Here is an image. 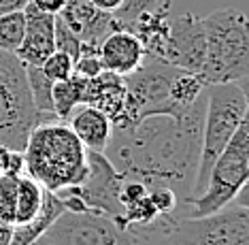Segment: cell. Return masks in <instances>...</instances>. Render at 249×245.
Here are the masks:
<instances>
[{"label":"cell","instance_id":"obj_1","mask_svg":"<svg viewBox=\"0 0 249 245\" xmlns=\"http://www.w3.org/2000/svg\"><path fill=\"white\" fill-rule=\"evenodd\" d=\"M207 90L181 117L149 115L130 128H113L105 156L122 173L147 188L166 186L188 203L200 160Z\"/></svg>","mask_w":249,"mask_h":245},{"label":"cell","instance_id":"obj_2","mask_svg":"<svg viewBox=\"0 0 249 245\" xmlns=\"http://www.w3.org/2000/svg\"><path fill=\"white\" fill-rule=\"evenodd\" d=\"M88 173V150L66 122L47 119L32 130L24 145V175L47 192L79 186Z\"/></svg>","mask_w":249,"mask_h":245},{"label":"cell","instance_id":"obj_3","mask_svg":"<svg viewBox=\"0 0 249 245\" xmlns=\"http://www.w3.org/2000/svg\"><path fill=\"white\" fill-rule=\"evenodd\" d=\"M202 19L205 58L198 77L205 85L245 81L249 73V24L243 11L222 7Z\"/></svg>","mask_w":249,"mask_h":245},{"label":"cell","instance_id":"obj_4","mask_svg":"<svg viewBox=\"0 0 249 245\" xmlns=\"http://www.w3.org/2000/svg\"><path fill=\"white\" fill-rule=\"evenodd\" d=\"M247 119V94L241 81L207 85V105L202 119V141H200V160H198L194 186L188 198L194 201L205 192L209 173L213 162L226 150L236 128ZM185 203V205H188Z\"/></svg>","mask_w":249,"mask_h":245},{"label":"cell","instance_id":"obj_5","mask_svg":"<svg viewBox=\"0 0 249 245\" xmlns=\"http://www.w3.org/2000/svg\"><path fill=\"white\" fill-rule=\"evenodd\" d=\"M41 122L26 81V68L15 54L0 51V145L24 151L30 132Z\"/></svg>","mask_w":249,"mask_h":245},{"label":"cell","instance_id":"obj_6","mask_svg":"<svg viewBox=\"0 0 249 245\" xmlns=\"http://www.w3.org/2000/svg\"><path fill=\"white\" fill-rule=\"evenodd\" d=\"M247 179H249V122L245 119L236 128V132L230 139V143L226 145V150L213 162L205 192L188 203V207H192L188 218H205V215L222 211L224 207L234 203L239 192L247 186Z\"/></svg>","mask_w":249,"mask_h":245},{"label":"cell","instance_id":"obj_7","mask_svg":"<svg viewBox=\"0 0 249 245\" xmlns=\"http://www.w3.org/2000/svg\"><path fill=\"white\" fill-rule=\"evenodd\" d=\"M247 186L239 192L230 207L205 218H177L173 215L171 224L160 241L164 245H249V211L245 205Z\"/></svg>","mask_w":249,"mask_h":245},{"label":"cell","instance_id":"obj_8","mask_svg":"<svg viewBox=\"0 0 249 245\" xmlns=\"http://www.w3.org/2000/svg\"><path fill=\"white\" fill-rule=\"evenodd\" d=\"M43 239L52 245H141L132 228L98 211H64Z\"/></svg>","mask_w":249,"mask_h":245},{"label":"cell","instance_id":"obj_9","mask_svg":"<svg viewBox=\"0 0 249 245\" xmlns=\"http://www.w3.org/2000/svg\"><path fill=\"white\" fill-rule=\"evenodd\" d=\"M122 173L111 164L103 151L88 150V173L79 186H69L81 198L89 211H98L113 218L120 224L122 205H120V186Z\"/></svg>","mask_w":249,"mask_h":245},{"label":"cell","instance_id":"obj_10","mask_svg":"<svg viewBox=\"0 0 249 245\" xmlns=\"http://www.w3.org/2000/svg\"><path fill=\"white\" fill-rule=\"evenodd\" d=\"M205 58V30L202 19L194 13H177L171 17V37L164 47L162 62L188 73H196Z\"/></svg>","mask_w":249,"mask_h":245},{"label":"cell","instance_id":"obj_11","mask_svg":"<svg viewBox=\"0 0 249 245\" xmlns=\"http://www.w3.org/2000/svg\"><path fill=\"white\" fill-rule=\"evenodd\" d=\"M24 17H26L24 38H21L19 47L13 54L24 66H41L55 51V38H53L55 15L43 13L32 2H28L24 9Z\"/></svg>","mask_w":249,"mask_h":245},{"label":"cell","instance_id":"obj_12","mask_svg":"<svg viewBox=\"0 0 249 245\" xmlns=\"http://www.w3.org/2000/svg\"><path fill=\"white\" fill-rule=\"evenodd\" d=\"M58 17L77 34L83 45H92V47H98L107 34L115 30L113 15L94 9L88 0H66Z\"/></svg>","mask_w":249,"mask_h":245},{"label":"cell","instance_id":"obj_13","mask_svg":"<svg viewBox=\"0 0 249 245\" xmlns=\"http://www.w3.org/2000/svg\"><path fill=\"white\" fill-rule=\"evenodd\" d=\"M98 56L107 73L128 77L143 64L145 49L130 30L117 28L107 34L105 41L98 45Z\"/></svg>","mask_w":249,"mask_h":245},{"label":"cell","instance_id":"obj_14","mask_svg":"<svg viewBox=\"0 0 249 245\" xmlns=\"http://www.w3.org/2000/svg\"><path fill=\"white\" fill-rule=\"evenodd\" d=\"M171 17H173V0H162L158 7L151 11L141 13L132 26L128 28L130 32L141 41L145 49V56L151 58H162L164 47L171 37Z\"/></svg>","mask_w":249,"mask_h":245},{"label":"cell","instance_id":"obj_15","mask_svg":"<svg viewBox=\"0 0 249 245\" xmlns=\"http://www.w3.org/2000/svg\"><path fill=\"white\" fill-rule=\"evenodd\" d=\"M81 105L96 107V109L107 113L113 124H117L124 113V107H126V81H124V77L105 71L94 79H86L81 92Z\"/></svg>","mask_w":249,"mask_h":245},{"label":"cell","instance_id":"obj_16","mask_svg":"<svg viewBox=\"0 0 249 245\" xmlns=\"http://www.w3.org/2000/svg\"><path fill=\"white\" fill-rule=\"evenodd\" d=\"M66 124L86 150L105 153L113 132V122L107 113L89 105H79L71 113V117L66 119Z\"/></svg>","mask_w":249,"mask_h":245},{"label":"cell","instance_id":"obj_17","mask_svg":"<svg viewBox=\"0 0 249 245\" xmlns=\"http://www.w3.org/2000/svg\"><path fill=\"white\" fill-rule=\"evenodd\" d=\"M64 205L53 192L45 190L43 198V207L38 209V213L32 220L24 222V224H15L13 232H11V243L9 245H32L38 239H43V235L49 230V226L64 213Z\"/></svg>","mask_w":249,"mask_h":245},{"label":"cell","instance_id":"obj_18","mask_svg":"<svg viewBox=\"0 0 249 245\" xmlns=\"http://www.w3.org/2000/svg\"><path fill=\"white\" fill-rule=\"evenodd\" d=\"M205 90L207 85L202 83V79L196 73H188L179 68L168 83V100H171L175 113L181 117L188 109H192L198 98L205 94Z\"/></svg>","mask_w":249,"mask_h":245},{"label":"cell","instance_id":"obj_19","mask_svg":"<svg viewBox=\"0 0 249 245\" xmlns=\"http://www.w3.org/2000/svg\"><path fill=\"white\" fill-rule=\"evenodd\" d=\"M45 198V188L35 181L28 175H19L18 177V198H15V224H24V222L32 220L43 207Z\"/></svg>","mask_w":249,"mask_h":245},{"label":"cell","instance_id":"obj_20","mask_svg":"<svg viewBox=\"0 0 249 245\" xmlns=\"http://www.w3.org/2000/svg\"><path fill=\"white\" fill-rule=\"evenodd\" d=\"M24 68H26L28 90H30L32 105H35L36 113L43 119H58L53 113V98H52L53 81L41 71V66H24Z\"/></svg>","mask_w":249,"mask_h":245},{"label":"cell","instance_id":"obj_21","mask_svg":"<svg viewBox=\"0 0 249 245\" xmlns=\"http://www.w3.org/2000/svg\"><path fill=\"white\" fill-rule=\"evenodd\" d=\"M83 81H86V79L72 73L66 81H55L53 83V90H52L53 113L60 122H66V119L71 117V113L75 111V107L81 105Z\"/></svg>","mask_w":249,"mask_h":245},{"label":"cell","instance_id":"obj_22","mask_svg":"<svg viewBox=\"0 0 249 245\" xmlns=\"http://www.w3.org/2000/svg\"><path fill=\"white\" fill-rule=\"evenodd\" d=\"M26 30V17L24 11H13V13L0 15V51L13 54L19 47Z\"/></svg>","mask_w":249,"mask_h":245},{"label":"cell","instance_id":"obj_23","mask_svg":"<svg viewBox=\"0 0 249 245\" xmlns=\"http://www.w3.org/2000/svg\"><path fill=\"white\" fill-rule=\"evenodd\" d=\"M162 0H122V7L113 13V19H115V30L122 28V30H128L132 26V21L137 19L141 13L145 11H151L154 7H158Z\"/></svg>","mask_w":249,"mask_h":245},{"label":"cell","instance_id":"obj_24","mask_svg":"<svg viewBox=\"0 0 249 245\" xmlns=\"http://www.w3.org/2000/svg\"><path fill=\"white\" fill-rule=\"evenodd\" d=\"M72 73L83 79H94L98 77L100 73H105V66L100 62L98 56V47H92V45H81V54L72 64Z\"/></svg>","mask_w":249,"mask_h":245},{"label":"cell","instance_id":"obj_25","mask_svg":"<svg viewBox=\"0 0 249 245\" xmlns=\"http://www.w3.org/2000/svg\"><path fill=\"white\" fill-rule=\"evenodd\" d=\"M15 198H18V177L0 175V220L13 226Z\"/></svg>","mask_w":249,"mask_h":245},{"label":"cell","instance_id":"obj_26","mask_svg":"<svg viewBox=\"0 0 249 245\" xmlns=\"http://www.w3.org/2000/svg\"><path fill=\"white\" fill-rule=\"evenodd\" d=\"M53 38H55V49H58V51H62V54H66V56H71L72 60H77V58H79V54H81V45H83V43L79 41L77 34L72 32L71 28L66 26L58 15H55Z\"/></svg>","mask_w":249,"mask_h":245},{"label":"cell","instance_id":"obj_27","mask_svg":"<svg viewBox=\"0 0 249 245\" xmlns=\"http://www.w3.org/2000/svg\"><path fill=\"white\" fill-rule=\"evenodd\" d=\"M72 64H75V60H72L71 56H66V54H62V51L55 49L53 54L41 64V71L52 79L53 83L66 81V79L72 75Z\"/></svg>","mask_w":249,"mask_h":245},{"label":"cell","instance_id":"obj_28","mask_svg":"<svg viewBox=\"0 0 249 245\" xmlns=\"http://www.w3.org/2000/svg\"><path fill=\"white\" fill-rule=\"evenodd\" d=\"M147 192H149V198L151 203H154V207L158 209V213L160 215H171L175 213V209L179 207V196L175 194V190L166 186H154V188H147Z\"/></svg>","mask_w":249,"mask_h":245},{"label":"cell","instance_id":"obj_29","mask_svg":"<svg viewBox=\"0 0 249 245\" xmlns=\"http://www.w3.org/2000/svg\"><path fill=\"white\" fill-rule=\"evenodd\" d=\"M0 170L2 175H11V177L24 175V151L0 145Z\"/></svg>","mask_w":249,"mask_h":245},{"label":"cell","instance_id":"obj_30","mask_svg":"<svg viewBox=\"0 0 249 245\" xmlns=\"http://www.w3.org/2000/svg\"><path fill=\"white\" fill-rule=\"evenodd\" d=\"M32 4L38 9V11H43V13H49V15H58L62 9H64V4H66V0H30Z\"/></svg>","mask_w":249,"mask_h":245},{"label":"cell","instance_id":"obj_31","mask_svg":"<svg viewBox=\"0 0 249 245\" xmlns=\"http://www.w3.org/2000/svg\"><path fill=\"white\" fill-rule=\"evenodd\" d=\"M88 2L92 4L94 9L103 11V13H111V15L122 7V0H88Z\"/></svg>","mask_w":249,"mask_h":245},{"label":"cell","instance_id":"obj_32","mask_svg":"<svg viewBox=\"0 0 249 245\" xmlns=\"http://www.w3.org/2000/svg\"><path fill=\"white\" fill-rule=\"evenodd\" d=\"M30 0H0V15L13 13V11H24Z\"/></svg>","mask_w":249,"mask_h":245},{"label":"cell","instance_id":"obj_33","mask_svg":"<svg viewBox=\"0 0 249 245\" xmlns=\"http://www.w3.org/2000/svg\"><path fill=\"white\" fill-rule=\"evenodd\" d=\"M11 232H13V226L0 220V245H9L11 243Z\"/></svg>","mask_w":249,"mask_h":245},{"label":"cell","instance_id":"obj_34","mask_svg":"<svg viewBox=\"0 0 249 245\" xmlns=\"http://www.w3.org/2000/svg\"><path fill=\"white\" fill-rule=\"evenodd\" d=\"M32 245H52V243H47V241H45V239H38V241H35Z\"/></svg>","mask_w":249,"mask_h":245},{"label":"cell","instance_id":"obj_35","mask_svg":"<svg viewBox=\"0 0 249 245\" xmlns=\"http://www.w3.org/2000/svg\"><path fill=\"white\" fill-rule=\"evenodd\" d=\"M154 245H164V243H154Z\"/></svg>","mask_w":249,"mask_h":245},{"label":"cell","instance_id":"obj_36","mask_svg":"<svg viewBox=\"0 0 249 245\" xmlns=\"http://www.w3.org/2000/svg\"><path fill=\"white\" fill-rule=\"evenodd\" d=\"M0 175H2V170H0Z\"/></svg>","mask_w":249,"mask_h":245}]
</instances>
